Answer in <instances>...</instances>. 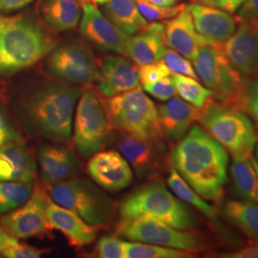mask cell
Segmentation results:
<instances>
[{
	"mask_svg": "<svg viewBox=\"0 0 258 258\" xmlns=\"http://www.w3.org/2000/svg\"><path fill=\"white\" fill-rule=\"evenodd\" d=\"M173 167L204 199L217 200L228 178L227 149L202 126L195 124L172 150Z\"/></svg>",
	"mask_w": 258,
	"mask_h": 258,
	"instance_id": "cell-1",
	"label": "cell"
},
{
	"mask_svg": "<svg viewBox=\"0 0 258 258\" xmlns=\"http://www.w3.org/2000/svg\"><path fill=\"white\" fill-rule=\"evenodd\" d=\"M81 95L79 87L59 82L46 83L25 95L17 110L29 131L65 144L72 137L75 108Z\"/></svg>",
	"mask_w": 258,
	"mask_h": 258,
	"instance_id": "cell-2",
	"label": "cell"
},
{
	"mask_svg": "<svg viewBox=\"0 0 258 258\" xmlns=\"http://www.w3.org/2000/svg\"><path fill=\"white\" fill-rule=\"evenodd\" d=\"M54 45L55 40L33 21L0 13V77L36 64Z\"/></svg>",
	"mask_w": 258,
	"mask_h": 258,
	"instance_id": "cell-3",
	"label": "cell"
},
{
	"mask_svg": "<svg viewBox=\"0 0 258 258\" xmlns=\"http://www.w3.org/2000/svg\"><path fill=\"white\" fill-rule=\"evenodd\" d=\"M198 120L233 158H249L257 136L249 117L239 107L210 100L200 108Z\"/></svg>",
	"mask_w": 258,
	"mask_h": 258,
	"instance_id": "cell-4",
	"label": "cell"
},
{
	"mask_svg": "<svg viewBox=\"0 0 258 258\" xmlns=\"http://www.w3.org/2000/svg\"><path fill=\"white\" fill-rule=\"evenodd\" d=\"M194 69L215 101L245 108L249 85L225 54L223 43L206 42L194 60Z\"/></svg>",
	"mask_w": 258,
	"mask_h": 258,
	"instance_id": "cell-5",
	"label": "cell"
},
{
	"mask_svg": "<svg viewBox=\"0 0 258 258\" xmlns=\"http://www.w3.org/2000/svg\"><path fill=\"white\" fill-rule=\"evenodd\" d=\"M120 214L121 218L156 219L179 230H187L194 224L189 208L170 194L161 182L148 183L130 194L120 205Z\"/></svg>",
	"mask_w": 258,
	"mask_h": 258,
	"instance_id": "cell-6",
	"label": "cell"
},
{
	"mask_svg": "<svg viewBox=\"0 0 258 258\" xmlns=\"http://www.w3.org/2000/svg\"><path fill=\"white\" fill-rule=\"evenodd\" d=\"M104 104L111 126L116 130L148 140L163 137L158 108L141 87L107 98Z\"/></svg>",
	"mask_w": 258,
	"mask_h": 258,
	"instance_id": "cell-7",
	"label": "cell"
},
{
	"mask_svg": "<svg viewBox=\"0 0 258 258\" xmlns=\"http://www.w3.org/2000/svg\"><path fill=\"white\" fill-rule=\"evenodd\" d=\"M51 199L77 213L96 228L110 225L116 215V207L110 196L91 181L70 178L50 185Z\"/></svg>",
	"mask_w": 258,
	"mask_h": 258,
	"instance_id": "cell-8",
	"label": "cell"
},
{
	"mask_svg": "<svg viewBox=\"0 0 258 258\" xmlns=\"http://www.w3.org/2000/svg\"><path fill=\"white\" fill-rule=\"evenodd\" d=\"M110 121L104 102L92 89H86L78 101L74 120L73 142L83 157L93 156L106 144Z\"/></svg>",
	"mask_w": 258,
	"mask_h": 258,
	"instance_id": "cell-9",
	"label": "cell"
},
{
	"mask_svg": "<svg viewBox=\"0 0 258 258\" xmlns=\"http://www.w3.org/2000/svg\"><path fill=\"white\" fill-rule=\"evenodd\" d=\"M117 234L130 241L189 252L202 248V241L194 232L179 230L165 222L148 217L122 218L118 226Z\"/></svg>",
	"mask_w": 258,
	"mask_h": 258,
	"instance_id": "cell-10",
	"label": "cell"
},
{
	"mask_svg": "<svg viewBox=\"0 0 258 258\" xmlns=\"http://www.w3.org/2000/svg\"><path fill=\"white\" fill-rule=\"evenodd\" d=\"M50 200L43 187L35 186L25 203L0 218L2 227L18 239L43 236L51 230L47 218Z\"/></svg>",
	"mask_w": 258,
	"mask_h": 258,
	"instance_id": "cell-11",
	"label": "cell"
},
{
	"mask_svg": "<svg viewBox=\"0 0 258 258\" xmlns=\"http://www.w3.org/2000/svg\"><path fill=\"white\" fill-rule=\"evenodd\" d=\"M49 73L66 83L88 84L98 80L99 68L83 44L67 43L53 50L47 59Z\"/></svg>",
	"mask_w": 258,
	"mask_h": 258,
	"instance_id": "cell-12",
	"label": "cell"
},
{
	"mask_svg": "<svg viewBox=\"0 0 258 258\" xmlns=\"http://www.w3.org/2000/svg\"><path fill=\"white\" fill-rule=\"evenodd\" d=\"M239 26L223 43L231 65L243 76H258V19L239 21Z\"/></svg>",
	"mask_w": 258,
	"mask_h": 258,
	"instance_id": "cell-13",
	"label": "cell"
},
{
	"mask_svg": "<svg viewBox=\"0 0 258 258\" xmlns=\"http://www.w3.org/2000/svg\"><path fill=\"white\" fill-rule=\"evenodd\" d=\"M87 169L93 181L109 192L122 190L133 181L130 164L114 149L95 153L89 160Z\"/></svg>",
	"mask_w": 258,
	"mask_h": 258,
	"instance_id": "cell-14",
	"label": "cell"
},
{
	"mask_svg": "<svg viewBox=\"0 0 258 258\" xmlns=\"http://www.w3.org/2000/svg\"><path fill=\"white\" fill-rule=\"evenodd\" d=\"M83 19L81 33L95 46L122 54L129 35L106 19L89 0H82Z\"/></svg>",
	"mask_w": 258,
	"mask_h": 258,
	"instance_id": "cell-15",
	"label": "cell"
},
{
	"mask_svg": "<svg viewBox=\"0 0 258 258\" xmlns=\"http://www.w3.org/2000/svg\"><path fill=\"white\" fill-rule=\"evenodd\" d=\"M97 81L100 92L106 98L135 89L141 84L138 67L119 55L102 60Z\"/></svg>",
	"mask_w": 258,
	"mask_h": 258,
	"instance_id": "cell-16",
	"label": "cell"
},
{
	"mask_svg": "<svg viewBox=\"0 0 258 258\" xmlns=\"http://www.w3.org/2000/svg\"><path fill=\"white\" fill-rule=\"evenodd\" d=\"M187 8L197 33L208 42L224 43L236 30L237 19L224 10L201 3L189 4Z\"/></svg>",
	"mask_w": 258,
	"mask_h": 258,
	"instance_id": "cell-17",
	"label": "cell"
},
{
	"mask_svg": "<svg viewBox=\"0 0 258 258\" xmlns=\"http://www.w3.org/2000/svg\"><path fill=\"white\" fill-rule=\"evenodd\" d=\"M37 160L41 180L47 186L72 178L79 166L74 152L60 145H40L37 149Z\"/></svg>",
	"mask_w": 258,
	"mask_h": 258,
	"instance_id": "cell-18",
	"label": "cell"
},
{
	"mask_svg": "<svg viewBox=\"0 0 258 258\" xmlns=\"http://www.w3.org/2000/svg\"><path fill=\"white\" fill-rule=\"evenodd\" d=\"M37 169L35 157L20 140L0 147V182L33 183Z\"/></svg>",
	"mask_w": 258,
	"mask_h": 258,
	"instance_id": "cell-19",
	"label": "cell"
},
{
	"mask_svg": "<svg viewBox=\"0 0 258 258\" xmlns=\"http://www.w3.org/2000/svg\"><path fill=\"white\" fill-rule=\"evenodd\" d=\"M47 218L51 230L63 233L69 244L82 248L95 241L97 228L84 221L77 213L68 210L52 199L47 207Z\"/></svg>",
	"mask_w": 258,
	"mask_h": 258,
	"instance_id": "cell-20",
	"label": "cell"
},
{
	"mask_svg": "<svg viewBox=\"0 0 258 258\" xmlns=\"http://www.w3.org/2000/svg\"><path fill=\"white\" fill-rule=\"evenodd\" d=\"M166 46L165 24L152 22L139 32L138 35L129 37L122 54L140 66L162 59Z\"/></svg>",
	"mask_w": 258,
	"mask_h": 258,
	"instance_id": "cell-21",
	"label": "cell"
},
{
	"mask_svg": "<svg viewBox=\"0 0 258 258\" xmlns=\"http://www.w3.org/2000/svg\"><path fill=\"white\" fill-rule=\"evenodd\" d=\"M118 149L139 177L150 175L157 171L164 150L160 140H148L126 135L120 138Z\"/></svg>",
	"mask_w": 258,
	"mask_h": 258,
	"instance_id": "cell-22",
	"label": "cell"
},
{
	"mask_svg": "<svg viewBox=\"0 0 258 258\" xmlns=\"http://www.w3.org/2000/svg\"><path fill=\"white\" fill-rule=\"evenodd\" d=\"M158 114L163 136L172 143H178L198 120L200 108L173 97L158 107Z\"/></svg>",
	"mask_w": 258,
	"mask_h": 258,
	"instance_id": "cell-23",
	"label": "cell"
},
{
	"mask_svg": "<svg viewBox=\"0 0 258 258\" xmlns=\"http://www.w3.org/2000/svg\"><path fill=\"white\" fill-rule=\"evenodd\" d=\"M165 27L166 45L187 59L194 60L200 48L208 42L194 27L187 5L173 19H168Z\"/></svg>",
	"mask_w": 258,
	"mask_h": 258,
	"instance_id": "cell-24",
	"label": "cell"
},
{
	"mask_svg": "<svg viewBox=\"0 0 258 258\" xmlns=\"http://www.w3.org/2000/svg\"><path fill=\"white\" fill-rule=\"evenodd\" d=\"M105 12L111 22L129 36L137 34L148 25L135 0H108Z\"/></svg>",
	"mask_w": 258,
	"mask_h": 258,
	"instance_id": "cell-25",
	"label": "cell"
},
{
	"mask_svg": "<svg viewBox=\"0 0 258 258\" xmlns=\"http://www.w3.org/2000/svg\"><path fill=\"white\" fill-rule=\"evenodd\" d=\"M41 12L47 24L57 31L73 29L82 17L80 0H46Z\"/></svg>",
	"mask_w": 258,
	"mask_h": 258,
	"instance_id": "cell-26",
	"label": "cell"
},
{
	"mask_svg": "<svg viewBox=\"0 0 258 258\" xmlns=\"http://www.w3.org/2000/svg\"><path fill=\"white\" fill-rule=\"evenodd\" d=\"M251 157L235 159L231 166V175L236 194L249 201H257L258 176Z\"/></svg>",
	"mask_w": 258,
	"mask_h": 258,
	"instance_id": "cell-27",
	"label": "cell"
},
{
	"mask_svg": "<svg viewBox=\"0 0 258 258\" xmlns=\"http://www.w3.org/2000/svg\"><path fill=\"white\" fill-rule=\"evenodd\" d=\"M225 214L248 237L258 241V205L254 201H229Z\"/></svg>",
	"mask_w": 258,
	"mask_h": 258,
	"instance_id": "cell-28",
	"label": "cell"
},
{
	"mask_svg": "<svg viewBox=\"0 0 258 258\" xmlns=\"http://www.w3.org/2000/svg\"><path fill=\"white\" fill-rule=\"evenodd\" d=\"M167 184L180 200L194 206L208 218L212 220L216 218L217 210L212 205L205 202L203 198L184 181V178L179 174L174 167H171L169 171Z\"/></svg>",
	"mask_w": 258,
	"mask_h": 258,
	"instance_id": "cell-29",
	"label": "cell"
},
{
	"mask_svg": "<svg viewBox=\"0 0 258 258\" xmlns=\"http://www.w3.org/2000/svg\"><path fill=\"white\" fill-rule=\"evenodd\" d=\"M175 83L176 91L180 97L197 108H202L212 98V92L204 87L198 80L184 75L172 74Z\"/></svg>",
	"mask_w": 258,
	"mask_h": 258,
	"instance_id": "cell-30",
	"label": "cell"
},
{
	"mask_svg": "<svg viewBox=\"0 0 258 258\" xmlns=\"http://www.w3.org/2000/svg\"><path fill=\"white\" fill-rule=\"evenodd\" d=\"M33 191V183L0 182V215L22 206Z\"/></svg>",
	"mask_w": 258,
	"mask_h": 258,
	"instance_id": "cell-31",
	"label": "cell"
},
{
	"mask_svg": "<svg viewBox=\"0 0 258 258\" xmlns=\"http://www.w3.org/2000/svg\"><path fill=\"white\" fill-rule=\"evenodd\" d=\"M189 254V251L143 242H125V258H184Z\"/></svg>",
	"mask_w": 258,
	"mask_h": 258,
	"instance_id": "cell-32",
	"label": "cell"
},
{
	"mask_svg": "<svg viewBox=\"0 0 258 258\" xmlns=\"http://www.w3.org/2000/svg\"><path fill=\"white\" fill-rule=\"evenodd\" d=\"M139 10L143 17L149 21H157L164 19H173L182 10L184 9V4L177 6L164 7L152 3H149L146 0H135Z\"/></svg>",
	"mask_w": 258,
	"mask_h": 258,
	"instance_id": "cell-33",
	"label": "cell"
},
{
	"mask_svg": "<svg viewBox=\"0 0 258 258\" xmlns=\"http://www.w3.org/2000/svg\"><path fill=\"white\" fill-rule=\"evenodd\" d=\"M162 59L168 67L170 72L188 76L195 80H198V76L191 62L184 55L177 53L174 50L166 49Z\"/></svg>",
	"mask_w": 258,
	"mask_h": 258,
	"instance_id": "cell-34",
	"label": "cell"
},
{
	"mask_svg": "<svg viewBox=\"0 0 258 258\" xmlns=\"http://www.w3.org/2000/svg\"><path fill=\"white\" fill-rule=\"evenodd\" d=\"M98 257L125 258V242L116 236H103L96 245Z\"/></svg>",
	"mask_w": 258,
	"mask_h": 258,
	"instance_id": "cell-35",
	"label": "cell"
},
{
	"mask_svg": "<svg viewBox=\"0 0 258 258\" xmlns=\"http://www.w3.org/2000/svg\"><path fill=\"white\" fill-rule=\"evenodd\" d=\"M144 89L156 98L157 100L162 102H166L172 99L177 93L175 83L171 75L164 77L154 83L145 84Z\"/></svg>",
	"mask_w": 258,
	"mask_h": 258,
	"instance_id": "cell-36",
	"label": "cell"
},
{
	"mask_svg": "<svg viewBox=\"0 0 258 258\" xmlns=\"http://www.w3.org/2000/svg\"><path fill=\"white\" fill-rule=\"evenodd\" d=\"M45 252L44 249H37L26 244L19 242L18 238H14L1 249L0 254L7 258H38Z\"/></svg>",
	"mask_w": 258,
	"mask_h": 258,
	"instance_id": "cell-37",
	"label": "cell"
},
{
	"mask_svg": "<svg viewBox=\"0 0 258 258\" xmlns=\"http://www.w3.org/2000/svg\"><path fill=\"white\" fill-rule=\"evenodd\" d=\"M138 69L140 81L143 85L147 83H154L164 77L171 75L170 70L162 59L152 63L140 65Z\"/></svg>",
	"mask_w": 258,
	"mask_h": 258,
	"instance_id": "cell-38",
	"label": "cell"
},
{
	"mask_svg": "<svg viewBox=\"0 0 258 258\" xmlns=\"http://www.w3.org/2000/svg\"><path fill=\"white\" fill-rule=\"evenodd\" d=\"M20 140L18 131L11 124L9 119L0 109V147L11 141Z\"/></svg>",
	"mask_w": 258,
	"mask_h": 258,
	"instance_id": "cell-39",
	"label": "cell"
},
{
	"mask_svg": "<svg viewBox=\"0 0 258 258\" xmlns=\"http://www.w3.org/2000/svg\"><path fill=\"white\" fill-rule=\"evenodd\" d=\"M245 108L249 110V114L253 117L258 125V79L249 85L246 94Z\"/></svg>",
	"mask_w": 258,
	"mask_h": 258,
	"instance_id": "cell-40",
	"label": "cell"
},
{
	"mask_svg": "<svg viewBox=\"0 0 258 258\" xmlns=\"http://www.w3.org/2000/svg\"><path fill=\"white\" fill-rule=\"evenodd\" d=\"M237 22L258 19V0H246L236 17Z\"/></svg>",
	"mask_w": 258,
	"mask_h": 258,
	"instance_id": "cell-41",
	"label": "cell"
},
{
	"mask_svg": "<svg viewBox=\"0 0 258 258\" xmlns=\"http://www.w3.org/2000/svg\"><path fill=\"white\" fill-rule=\"evenodd\" d=\"M33 0H0V13L10 14L22 9L29 5Z\"/></svg>",
	"mask_w": 258,
	"mask_h": 258,
	"instance_id": "cell-42",
	"label": "cell"
},
{
	"mask_svg": "<svg viewBox=\"0 0 258 258\" xmlns=\"http://www.w3.org/2000/svg\"><path fill=\"white\" fill-rule=\"evenodd\" d=\"M221 257L226 258H258V243L250 245L244 249H239L232 253H227L221 255Z\"/></svg>",
	"mask_w": 258,
	"mask_h": 258,
	"instance_id": "cell-43",
	"label": "cell"
},
{
	"mask_svg": "<svg viewBox=\"0 0 258 258\" xmlns=\"http://www.w3.org/2000/svg\"><path fill=\"white\" fill-rule=\"evenodd\" d=\"M246 2V0H218L216 7L230 14L235 13Z\"/></svg>",
	"mask_w": 258,
	"mask_h": 258,
	"instance_id": "cell-44",
	"label": "cell"
},
{
	"mask_svg": "<svg viewBox=\"0 0 258 258\" xmlns=\"http://www.w3.org/2000/svg\"><path fill=\"white\" fill-rule=\"evenodd\" d=\"M14 238H15L14 236H12L4 230V228L2 227V225L0 223V251L9 243L10 241H12Z\"/></svg>",
	"mask_w": 258,
	"mask_h": 258,
	"instance_id": "cell-45",
	"label": "cell"
},
{
	"mask_svg": "<svg viewBox=\"0 0 258 258\" xmlns=\"http://www.w3.org/2000/svg\"><path fill=\"white\" fill-rule=\"evenodd\" d=\"M149 3L159 5V6H164V7H169V6H173L176 3L177 0H146Z\"/></svg>",
	"mask_w": 258,
	"mask_h": 258,
	"instance_id": "cell-46",
	"label": "cell"
},
{
	"mask_svg": "<svg viewBox=\"0 0 258 258\" xmlns=\"http://www.w3.org/2000/svg\"><path fill=\"white\" fill-rule=\"evenodd\" d=\"M194 1H197L201 4H205V5H211V6H215L217 5V2L218 0H194Z\"/></svg>",
	"mask_w": 258,
	"mask_h": 258,
	"instance_id": "cell-47",
	"label": "cell"
},
{
	"mask_svg": "<svg viewBox=\"0 0 258 258\" xmlns=\"http://www.w3.org/2000/svg\"><path fill=\"white\" fill-rule=\"evenodd\" d=\"M251 160H252V163H253V166L255 167V170H256V173H257L258 176V163L256 162V160L253 158V157H251ZM257 200H258V196H257Z\"/></svg>",
	"mask_w": 258,
	"mask_h": 258,
	"instance_id": "cell-48",
	"label": "cell"
},
{
	"mask_svg": "<svg viewBox=\"0 0 258 258\" xmlns=\"http://www.w3.org/2000/svg\"><path fill=\"white\" fill-rule=\"evenodd\" d=\"M93 1L98 2V3H101V4H103V3H106L108 0H93Z\"/></svg>",
	"mask_w": 258,
	"mask_h": 258,
	"instance_id": "cell-49",
	"label": "cell"
},
{
	"mask_svg": "<svg viewBox=\"0 0 258 258\" xmlns=\"http://www.w3.org/2000/svg\"><path fill=\"white\" fill-rule=\"evenodd\" d=\"M255 156H256V162L258 163V145L256 147V150H255Z\"/></svg>",
	"mask_w": 258,
	"mask_h": 258,
	"instance_id": "cell-50",
	"label": "cell"
},
{
	"mask_svg": "<svg viewBox=\"0 0 258 258\" xmlns=\"http://www.w3.org/2000/svg\"><path fill=\"white\" fill-rule=\"evenodd\" d=\"M80 1H82V0H80Z\"/></svg>",
	"mask_w": 258,
	"mask_h": 258,
	"instance_id": "cell-51",
	"label": "cell"
}]
</instances>
